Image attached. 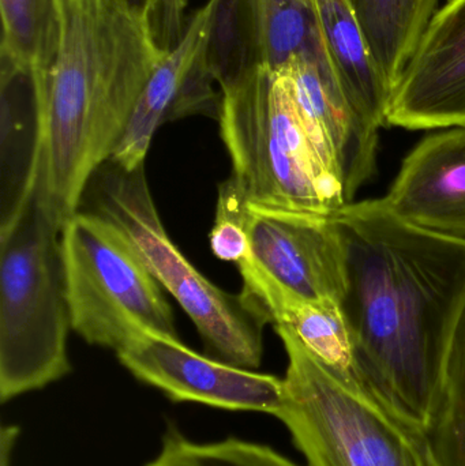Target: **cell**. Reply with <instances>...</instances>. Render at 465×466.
<instances>
[{"instance_id": "6da1fadb", "label": "cell", "mask_w": 465, "mask_h": 466, "mask_svg": "<svg viewBox=\"0 0 465 466\" xmlns=\"http://www.w3.org/2000/svg\"><path fill=\"white\" fill-rule=\"evenodd\" d=\"M333 220L346 257L341 307L360 378L425 427L465 300V240L409 226L379 199L352 202Z\"/></svg>"}, {"instance_id": "7a4b0ae2", "label": "cell", "mask_w": 465, "mask_h": 466, "mask_svg": "<svg viewBox=\"0 0 465 466\" xmlns=\"http://www.w3.org/2000/svg\"><path fill=\"white\" fill-rule=\"evenodd\" d=\"M62 35L35 73L38 147L30 194L60 226L111 158L142 89L167 52L152 22L106 0H59Z\"/></svg>"}, {"instance_id": "3957f363", "label": "cell", "mask_w": 465, "mask_h": 466, "mask_svg": "<svg viewBox=\"0 0 465 466\" xmlns=\"http://www.w3.org/2000/svg\"><path fill=\"white\" fill-rule=\"evenodd\" d=\"M217 120L248 207L318 218L347 207L311 147L287 71L261 66L221 89Z\"/></svg>"}, {"instance_id": "277c9868", "label": "cell", "mask_w": 465, "mask_h": 466, "mask_svg": "<svg viewBox=\"0 0 465 466\" xmlns=\"http://www.w3.org/2000/svg\"><path fill=\"white\" fill-rule=\"evenodd\" d=\"M62 226L30 196L0 223V401L40 390L71 371L70 309Z\"/></svg>"}, {"instance_id": "5b68a950", "label": "cell", "mask_w": 465, "mask_h": 466, "mask_svg": "<svg viewBox=\"0 0 465 466\" xmlns=\"http://www.w3.org/2000/svg\"><path fill=\"white\" fill-rule=\"evenodd\" d=\"M288 356L278 418L308 466H439L425 427L365 382L341 377L297 336L276 326Z\"/></svg>"}, {"instance_id": "8992f818", "label": "cell", "mask_w": 465, "mask_h": 466, "mask_svg": "<svg viewBox=\"0 0 465 466\" xmlns=\"http://www.w3.org/2000/svg\"><path fill=\"white\" fill-rule=\"evenodd\" d=\"M79 210L101 216L127 236L158 284L193 320L207 356L251 371L261 366L267 322L242 295L216 287L175 246L156 209L144 166L126 171L106 161L90 179Z\"/></svg>"}, {"instance_id": "52a82bcc", "label": "cell", "mask_w": 465, "mask_h": 466, "mask_svg": "<svg viewBox=\"0 0 465 466\" xmlns=\"http://www.w3.org/2000/svg\"><path fill=\"white\" fill-rule=\"evenodd\" d=\"M60 246L71 329L87 344L117 352L141 331L177 339L163 287L117 227L78 210Z\"/></svg>"}, {"instance_id": "ba28073f", "label": "cell", "mask_w": 465, "mask_h": 466, "mask_svg": "<svg viewBox=\"0 0 465 466\" xmlns=\"http://www.w3.org/2000/svg\"><path fill=\"white\" fill-rule=\"evenodd\" d=\"M116 356L139 382L174 402L272 416L283 405L284 380L199 355L179 339L141 331Z\"/></svg>"}, {"instance_id": "9c48e42d", "label": "cell", "mask_w": 465, "mask_h": 466, "mask_svg": "<svg viewBox=\"0 0 465 466\" xmlns=\"http://www.w3.org/2000/svg\"><path fill=\"white\" fill-rule=\"evenodd\" d=\"M242 224L248 240L246 259L268 279L305 300L343 301L346 257L333 218L265 212L246 205Z\"/></svg>"}, {"instance_id": "30bf717a", "label": "cell", "mask_w": 465, "mask_h": 466, "mask_svg": "<svg viewBox=\"0 0 465 466\" xmlns=\"http://www.w3.org/2000/svg\"><path fill=\"white\" fill-rule=\"evenodd\" d=\"M387 125L465 127V0H448L429 22L393 90Z\"/></svg>"}, {"instance_id": "8fae6325", "label": "cell", "mask_w": 465, "mask_h": 466, "mask_svg": "<svg viewBox=\"0 0 465 466\" xmlns=\"http://www.w3.org/2000/svg\"><path fill=\"white\" fill-rule=\"evenodd\" d=\"M379 201L409 226L465 240L464 126L425 137Z\"/></svg>"}, {"instance_id": "7c38bea8", "label": "cell", "mask_w": 465, "mask_h": 466, "mask_svg": "<svg viewBox=\"0 0 465 466\" xmlns=\"http://www.w3.org/2000/svg\"><path fill=\"white\" fill-rule=\"evenodd\" d=\"M339 85L355 114L371 127L387 126L392 89L382 76L349 0H313Z\"/></svg>"}, {"instance_id": "4fadbf2b", "label": "cell", "mask_w": 465, "mask_h": 466, "mask_svg": "<svg viewBox=\"0 0 465 466\" xmlns=\"http://www.w3.org/2000/svg\"><path fill=\"white\" fill-rule=\"evenodd\" d=\"M209 11L207 3L188 16L182 40L167 52L147 79L125 133L109 158L120 168L133 171L144 166L156 131L169 122L186 71L204 40Z\"/></svg>"}, {"instance_id": "5bb4252c", "label": "cell", "mask_w": 465, "mask_h": 466, "mask_svg": "<svg viewBox=\"0 0 465 466\" xmlns=\"http://www.w3.org/2000/svg\"><path fill=\"white\" fill-rule=\"evenodd\" d=\"M371 55L395 90L440 0H349ZM393 95V93H392Z\"/></svg>"}, {"instance_id": "9a60e30c", "label": "cell", "mask_w": 465, "mask_h": 466, "mask_svg": "<svg viewBox=\"0 0 465 466\" xmlns=\"http://www.w3.org/2000/svg\"><path fill=\"white\" fill-rule=\"evenodd\" d=\"M207 67L220 90L264 66L258 0H209Z\"/></svg>"}, {"instance_id": "2e32d148", "label": "cell", "mask_w": 465, "mask_h": 466, "mask_svg": "<svg viewBox=\"0 0 465 466\" xmlns=\"http://www.w3.org/2000/svg\"><path fill=\"white\" fill-rule=\"evenodd\" d=\"M2 57L35 73L51 67L59 49V0H0Z\"/></svg>"}, {"instance_id": "e0dca14e", "label": "cell", "mask_w": 465, "mask_h": 466, "mask_svg": "<svg viewBox=\"0 0 465 466\" xmlns=\"http://www.w3.org/2000/svg\"><path fill=\"white\" fill-rule=\"evenodd\" d=\"M258 13L264 66L283 71L302 56L330 63L313 0H258Z\"/></svg>"}, {"instance_id": "ac0fdd59", "label": "cell", "mask_w": 465, "mask_h": 466, "mask_svg": "<svg viewBox=\"0 0 465 466\" xmlns=\"http://www.w3.org/2000/svg\"><path fill=\"white\" fill-rule=\"evenodd\" d=\"M145 466H299L269 446L226 438L217 442H194L169 424L160 451Z\"/></svg>"}, {"instance_id": "d6986e66", "label": "cell", "mask_w": 465, "mask_h": 466, "mask_svg": "<svg viewBox=\"0 0 465 466\" xmlns=\"http://www.w3.org/2000/svg\"><path fill=\"white\" fill-rule=\"evenodd\" d=\"M246 205L248 202L234 177L221 183L215 226L210 232V247L218 259L237 265L248 257V240L242 224Z\"/></svg>"}, {"instance_id": "ffe728a7", "label": "cell", "mask_w": 465, "mask_h": 466, "mask_svg": "<svg viewBox=\"0 0 465 466\" xmlns=\"http://www.w3.org/2000/svg\"><path fill=\"white\" fill-rule=\"evenodd\" d=\"M131 15L152 22L157 0H106Z\"/></svg>"}, {"instance_id": "44dd1931", "label": "cell", "mask_w": 465, "mask_h": 466, "mask_svg": "<svg viewBox=\"0 0 465 466\" xmlns=\"http://www.w3.org/2000/svg\"><path fill=\"white\" fill-rule=\"evenodd\" d=\"M18 435V427L3 426L2 434H0V466H10L8 461H10Z\"/></svg>"}]
</instances>
